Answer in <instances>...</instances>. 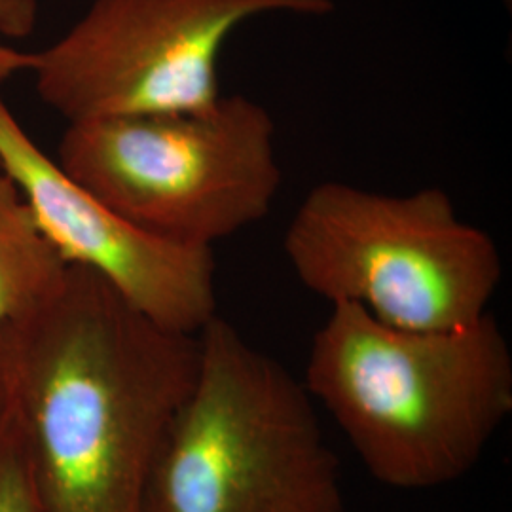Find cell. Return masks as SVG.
I'll use <instances>...</instances> for the list:
<instances>
[{
    "label": "cell",
    "instance_id": "cell-1",
    "mask_svg": "<svg viewBox=\"0 0 512 512\" xmlns=\"http://www.w3.org/2000/svg\"><path fill=\"white\" fill-rule=\"evenodd\" d=\"M198 359V334L154 323L78 264L0 325V414L16 429L38 512H145Z\"/></svg>",
    "mask_w": 512,
    "mask_h": 512
},
{
    "label": "cell",
    "instance_id": "cell-2",
    "mask_svg": "<svg viewBox=\"0 0 512 512\" xmlns=\"http://www.w3.org/2000/svg\"><path fill=\"white\" fill-rule=\"evenodd\" d=\"M302 384L380 484L433 490L469 475L509 418L511 348L492 313L410 330L340 302L313 336Z\"/></svg>",
    "mask_w": 512,
    "mask_h": 512
},
{
    "label": "cell",
    "instance_id": "cell-3",
    "mask_svg": "<svg viewBox=\"0 0 512 512\" xmlns=\"http://www.w3.org/2000/svg\"><path fill=\"white\" fill-rule=\"evenodd\" d=\"M198 344L145 512H346L340 459L304 384L219 313Z\"/></svg>",
    "mask_w": 512,
    "mask_h": 512
},
{
    "label": "cell",
    "instance_id": "cell-4",
    "mask_svg": "<svg viewBox=\"0 0 512 512\" xmlns=\"http://www.w3.org/2000/svg\"><path fill=\"white\" fill-rule=\"evenodd\" d=\"M300 283L385 325L450 330L490 311L503 277L494 238L442 188L393 196L338 181L313 186L283 239Z\"/></svg>",
    "mask_w": 512,
    "mask_h": 512
},
{
    "label": "cell",
    "instance_id": "cell-5",
    "mask_svg": "<svg viewBox=\"0 0 512 512\" xmlns=\"http://www.w3.org/2000/svg\"><path fill=\"white\" fill-rule=\"evenodd\" d=\"M54 160L139 230L190 249L266 219L283 181L274 118L245 95L198 112L73 122Z\"/></svg>",
    "mask_w": 512,
    "mask_h": 512
},
{
    "label": "cell",
    "instance_id": "cell-6",
    "mask_svg": "<svg viewBox=\"0 0 512 512\" xmlns=\"http://www.w3.org/2000/svg\"><path fill=\"white\" fill-rule=\"evenodd\" d=\"M332 0H93L73 27L33 52L44 105L69 124L211 109L232 33L264 14L325 16Z\"/></svg>",
    "mask_w": 512,
    "mask_h": 512
},
{
    "label": "cell",
    "instance_id": "cell-7",
    "mask_svg": "<svg viewBox=\"0 0 512 512\" xmlns=\"http://www.w3.org/2000/svg\"><path fill=\"white\" fill-rule=\"evenodd\" d=\"M0 169L67 264L101 275L165 329L198 334L217 315L213 249L152 238L69 179L0 97Z\"/></svg>",
    "mask_w": 512,
    "mask_h": 512
},
{
    "label": "cell",
    "instance_id": "cell-8",
    "mask_svg": "<svg viewBox=\"0 0 512 512\" xmlns=\"http://www.w3.org/2000/svg\"><path fill=\"white\" fill-rule=\"evenodd\" d=\"M67 266L21 190L0 169V325L42 302Z\"/></svg>",
    "mask_w": 512,
    "mask_h": 512
},
{
    "label": "cell",
    "instance_id": "cell-9",
    "mask_svg": "<svg viewBox=\"0 0 512 512\" xmlns=\"http://www.w3.org/2000/svg\"><path fill=\"white\" fill-rule=\"evenodd\" d=\"M0 512H38L16 429L4 414H0Z\"/></svg>",
    "mask_w": 512,
    "mask_h": 512
},
{
    "label": "cell",
    "instance_id": "cell-10",
    "mask_svg": "<svg viewBox=\"0 0 512 512\" xmlns=\"http://www.w3.org/2000/svg\"><path fill=\"white\" fill-rule=\"evenodd\" d=\"M38 21V0H0V38L29 37Z\"/></svg>",
    "mask_w": 512,
    "mask_h": 512
},
{
    "label": "cell",
    "instance_id": "cell-11",
    "mask_svg": "<svg viewBox=\"0 0 512 512\" xmlns=\"http://www.w3.org/2000/svg\"><path fill=\"white\" fill-rule=\"evenodd\" d=\"M33 54L19 52L14 46H10L6 40L0 38V86L10 80L12 76L29 71L31 69Z\"/></svg>",
    "mask_w": 512,
    "mask_h": 512
}]
</instances>
